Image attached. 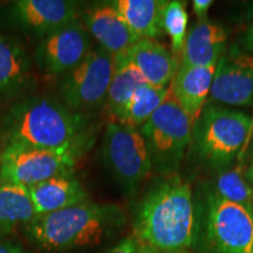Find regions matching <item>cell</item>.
<instances>
[{
    "instance_id": "cell-29",
    "label": "cell",
    "mask_w": 253,
    "mask_h": 253,
    "mask_svg": "<svg viewBox=\"0 0 253 253\" xmlns=\"http://www.w3.org/2000/svg\"><path fill=\"white\" fill-rule=\"evenodd\" d=\"M136 253H188L185 251H181V252H167V251H161L156 248H153V246L144 244V243L140 242V245H138L137 252Z\"/></svg>"
},
{
    "instance_id": "cell-33",
    "label": "cell",
    "mask_w": 253,
    "mask_h": 253,
    "mask_svg": "<svg viewBox=\"0 0 253 253\" xmlns=\"http://www.w3.org/2000/svg\"><path fill=\"white\" fill-rule=\"evenodd\" d=\"M0 183H1V177H0Z\"/></svg>"
},
{
    "instance_id": "cell-1",
    "label": "cell",
    "mask_w": 253,
    "mask_h": 253,
    "mask_svg": "<svg viewBox=\"0 0 253 253\" xmlns=\"http://www.w3.org/2000/svg\"><path fill=\"white\" fill-rule=\"evenodd\" d=\"M132 229L141 243L161 251L188 252L198 233L197 210L189 182L178 173L154 179L138 202Z\"/></svg>"
},
{
    "instance_id": "cell-23",
    "label": "cell",
    "mask_w": 253,
    "mask_h": 253,
    "mask_svg": "<svg viewBox=\"0 0 253 253\" xmlns=\"http://www.w3.org/2000/svg\"><path fill=\"white\" fill-rule=\"evenodd\" d=\"M207 191L230 203L253 210V188L242 168H229L218 172Z\"/></svg>"
},
{
    "instance_id": "cell-2",
    "label": "cell",
    "mask_w": 253,
    "mask_h": 253,
    "mask_svg": "<svg viewBox=\"0 0 253 253\" xmlns=\"http://www.w3.org/2000/svg\"><path fill=\"white\" fill-rule=\"evenodd\" d=\"M5 147L84 153L89 140L84 114L71 110L61 101L33 96L14 103L0 125Z\"/></svg>"
},
{
    "instance_id": "cell-19",
    "label": "cell",
    "mask_w": 253,
    "mask_h": 253,
    "mask_svg": "<svg viewBox=\"0 0 253 253\" xmlns=\"http://www.w3.org/2000/svg\"><path fill=\"white\" fill-rule=\"evenodd\" d=\"M166 0H116L112 1L126 26L138 39L156 40L163 33Z\"/></svg>"
},
{
    "instance_id": "cell-16",
    "label": "cell",
    "mask_w": 253,
    "mask_h": 253,
    "mask_svg": "<svg viewBox=\"0 0 253 253\" xmlns=\"http://www.w3.org/2000/svg\"><path fill=\"white\" fill-rule=\"evenodd\" d=\"M227 34L216 23L203 19L196 23L186 34L179 63L197 67L217 66L225 53Z\"/></svg>"
},
{
    "instance_id": "cell-13",
    "label": "cell",
    "mask_w": 253,
    "mask_h": 253,
    "mask_svg": "<svg viewBox=\"0 0 253 253\" xmlns=\"http://www.w3.org/2000/svg\"><path fill=\"white\" fill-rule=\"evenodd\" d=\"M129 62L149 86L168 88L178 68L179 60L163 43L140 39L126 52Z\"/></svg>"
},
{
    "instance_id": "cell-31",
    "label": "cell",
    "mask_w": 253,
    "mask_h": 253,
    "mask_svg": "<svg viewBox=\"0 0 253 253\" xmlns=\"http://www.w3.org/2000/svg\"><path fill=\"white\" fill-rule=\"evenodd\" d=\"M250 156H251V160H252V163H253V142H252V145H251V153H250Z\"/></svg>"
},
{
    "instance_id": "cell-8",
    "label": "cell",
    "mask_w": 253,
    "mask_h": 253,
    "mask_svg": "<svg viewBox=\"0 0 253 253\" xmlns=\"http://www.w3.org/2000/svg\"><path fill=\"white\" fill-rule=\"evenodd\" d=\"M204 227L209 253H253V210L205 192Z\"/></svg>"
},
{
    "instance_id": "cell-24",
    "label": "cell",
    "mask_w": 253,
    "mask_h": 253,
    "mask_svg": "<svg viewBox=\"0 0 253 253\" xmlns=\"http://www.w3.org/2000/svg\"><path fill=\"white\" fill-rule=\"evenodd\" d=\"M189 15L186 12L185 2L172 0L168 1L163 11L162 27L163 32L169 36L171 40V53L179 60L182 49L184 47L188 30Z\"/></svg>"
},
{
    "instance_id": "cell-11",
    "label": "cell",
    "mask_w": 253,
    "mask_h": 253,
    "mask_svg": "<svg viewBox=\"0 0 253 253\" xmlns=\"http://www.w3.org/2000/svg\"><path fill=\"white\" fill-rule=\"evenodd\" d=\"M211 102L230 107L253 103V55L237 46L221 55L214 71L210 90Z\"/></svg>"
},
{
    "instance_id": "cell-5",
    "label": "cell",
    "mask_w": 253,
    "mask_h": 253,
    "mask_svg": "<svg viewBox=\"0 0 253 253\" xmlns=\"http://www.w3.org/2000/svg\"><path fill=\"white\" fill-rule=\"evenodd\" d=\"M192 122L169 94L162 106L140 128L151 167L160 176L178 173L191 141Z\"/></svg>"
},
{
    "instance_id": "cell-27",
    "label": "cell",
    "mask_w": 253,
    "mask_h": 253,
    "mask_svg": "<svg viewBox=\"0 0 253 253\" xmlns=\"http://www.w3.org/2000/svg\"><path fill=\"white\" fill-rule=\"evenodd\" d=\"M0 253H30L19 243L0 242Z\"/></svg>"
},
{
    "instance_id": "cell-12",
    "label": "cell",
    "mask_w": 253,
    "mask_h": 253,
    "mask_svg": "<svg viewBox=\"0 0 253 253\" xmlns=\"http://www.w3.org/2000/svg\"><path fill=\"white\" fill-rule=\"evenodd\" d=\"M8 15L20 30L42 39L77 21L78 8L74 1L67 0H18L9 6Z\"/></svg>"
},
{
    "instance_id": "cell-26",
    "label": "cell",
    "mask_w": 253,
    "mask_h": 253,
    "mask_svg": "<svg viewBox=\"0 0 253 253\" xmlns=\"http://www.w3.org/2000/svg\"><path fill=\"white\" fill-rule=\"evenodd\" d=\"M212 4V0H195V1H192V9H194V13L197 15L199 20L207 19L209 9Z\"/></svg>"
},
{
    "instance_id": "cell-14",
    "label": "cell",
    "mask_w": 253,
    "mask_h": 253,
    "mask_svg": "<svg viewBox=\"0 0 253 253\" xmlns=\"http://www.w3.org/2000/svg\"><path fill=\"white\" fill-rule=\"evenodd\" d=\"M84 26L100 47L114 56L126 53L140 40L126 26L112 2L88 9L84 13Z\"/></svg>"
},
{
    "instance_id": "cell-22",
    "label": "cell",
    "mask_w": 253,
    "mask_h": 253,
    "mask_svg": "<svg viewBox=\"0 0 253 253\" xmlns=\"http://www.w3.org/2000/svg\"><path fill=\"white\" fill-rule=\"evenodd\" d=\"M168 94L169 87L157 88L147 84H142L136 89L116 123L136 129L141 128L162 106Z\"/></svg>"
},
{
    "instance_id": "cell-20",
    "label": "cell",
    "mask_w": 253,
    "mask_h": 253,
    "mask_svg": "<svg viewBox=\"0 0 253 253\" xmlns=\"http://www.w3.org/2000/svg\"><path fill=\"white\" fill-rule=\"evenodd\" d=\"M145 82L134 66L129 62L126 53L114 56V73L107 93L106 112L116 122L129 103L137 88Z\"/></svg>"
},
{
    "instance_id": "cell-10",
    "label": "cell",
    "mask_w": 253,
    "mask_h": 253,
    "mask_svg": "<svg viewBox=\"0 0 253 253\" xmlns=\"http://www.w3.org/2000/svg\"><path fill=\"white\" fill-rule=\"evenodd\" d=\"M90 49L89 33L77 20L42 38L34 61L46 74L62 77L81 63Z\"/></svg>"
},
{
    "instance_id": "cell-9",
    "label": "cell",
    "mask_w": 253,
    "mask_h": 253,
    "mask_svg": "<svg viewBox=\"0 0 253 253\" xmlns=\"http://www.w3.org/2000/svg\"><path fill=\"white\" fill-rule=\"evenodd\" d=\"M82 154L79 150L8 145L0 154V177L4 182L30 188L53 177L72 173Z\"/></svg>"
},
{
    "instance_id": "cell-7",
    "label": "cell",
    "mask_w": 253,
    "mask_h": 253,
    "mask_svg": "<svg viewBox=\"0 0 253 253\" xmlns=\"http://www.w3.org/2000/svg\"><path fill=\"white\" fill-rule=\"evenodd\" d=\"M114 73V55L97 46L67 74L59 86L61 102L73 112L84 114L106 102Z\"/></svg>"
},
{
    "instance_id": "cell-3",
    "label": "cell",
    "mask_w": 253,
    "mask_h": 253,
    "mask_svg": "<svg viewBox=\"0 0 253 253\" xmlns=\"http://www.w3.org/2000/svg\"><path fill=\"white\" fill-rule=\"evenodd\" d=\"M122 209L84 202L42 216L24 227L30 242L46 252L63 253L95 248L115 237L125 226Z\"/></svg>"
},
{
    "instance_id": "cell-4",
    "label": "cell",
    "mask_w": 253,
    "mask_h": 253,
    "mask_svg": "<svg viewBox=\"0 0 253 253\" xmlns=\"http://www.w3.org/2000/svg\"><path fill=\"white\" fill-rule=\"evenodd\" d=\"M251 130L248 114L209 103L192 123L191 153L213 171H224L242 153Z\"/></svg>"
},
{
    "instance_id": "cell-6",
    "label": "cell",
    "mask_w": 253,
    "mask_h": 253,
    "mask_svg": "<svg viewBox=\"0 0 253 253\" xmlns=\"http://www.w3.org/2000/svg\"><path fill=\"white\" fill-rule=\"evenodd\" d=\"M101 155L104 167L129 196L137 194L153 170L140 129L109 122L103 134Z\"/></svg>"
},
{
    "instance_id": "cell-30",
    "label": "cell",
    "mask_w": 253,
    "mask_h": 253,
    "mask_svg": "<svg viewBox=\"0 0 253 253\" xmlns=\"http://www.w3.org/2000/svg\"><path fill=\"white\" fill-rule=\"evenodd\" d=\"M245 177H246V179H248V181L250 182V184H251L252 188H253V163L248 168V170H246V171H245Z\"/></svg>"
},
{
    "instance_id": "cell-15",
    "label": "cell",
    "mask_w": 253,
    "mask_h": 253,
    "mask_svg": "<svg viewBox=\"0 0 253 253\" xmlns=\"http://www.w3.org/2000/svg\"><path fill=\"white\" fill-rule=\"evenodd\" d=\"M216 66L197 67L179 63L170 84L173 99L194 123L210 96Z\"/></svg>"
},
{
    "instance_id": "cell-18",
    "label": "cell",
    "mask_w": 253,
    "mask_h": 253,
    "mask_svg": "<svg viewBox=\"0 0 253 253\" xmlns=\"http://www.w3.org/2000/svg\"><path fill=\"white\" fill-rule=\"evenodd\" d=\"M32 63L24 47L0 34V100L25 90L31 81Z\"/></svg>"
},
{
    "instance_id": "cell-25",
    "label": "cell",
    "mask_w": 253,
    "mask_h": 253,
    "mask_svg": "<svg viewBox=\"0 0 253 253\" xmlns=\"http://www.w3.org/2000/svg\"><path fill=\"white\" fill-rule=\"evenodd\" d=\"M138 245H140V240L136 238L134 235H130L119 240L116 244L110 246L109 249L104 250L101 253H136Z\"/></svg>"
},
{
    "instance_id": "cell-32",
    "label": "cell",
    "mask_w": 253,
    "mask_h": 253,
    "mask_svg": "<svg viewBox=\"0 0 253 253\" xmlns=\"http://www.w3.org/2000/svg\"><path fill=\"white\" fill-rule=\"evenodd\" d=\"M0 154H1V147H0Z\"/></svg>"
},
{
    "instance_id": "cell-28",
    "label": "cell",
    "mask_w": 253,
    "mask_h": 253,
    "mask_svg": "<svg viewBox=\"0 0 253 253\" xmlns=\"http://www.w3.org/2000/svg\"><path fill=\"white\" fill-rule=\"evenodd\" d=\"M243 46H244V49L246 53L253 55V25L248 27V30L245 31L244 36H243Z\"/></svg>"
},
{
    "instance_id": "cell-21",
    "label": "cell",
    "mask_w": 253,
    "mask_h": 253,
    "mask_svg": "<svg viewBox=\"0 0 253 253\" xmlns=\"http://www.w3.org/2000/svg\"><path fill=\"white\" fill-rule=\"evenodd\" d=\"M37 217L26 186L0 183V236L8 235L19 226L25 227Z\"/></svg>"
},
{
    "instance_id": "cell-17",
    "label": "cell",
    "mask_w": 253,
    "mask_h": 253,
    "mask_svg": "<svg viewBox=\"0 0 253 253\" xmlns=\"http://www.w3.org/2000/svg\"><path fill=\"white\" fill-rule=\"evenodd\" d=\"M27 189L37 216L56 212L90 201L86 189L72 173L53 177Z\"/></svg>"
}]
</instances>
